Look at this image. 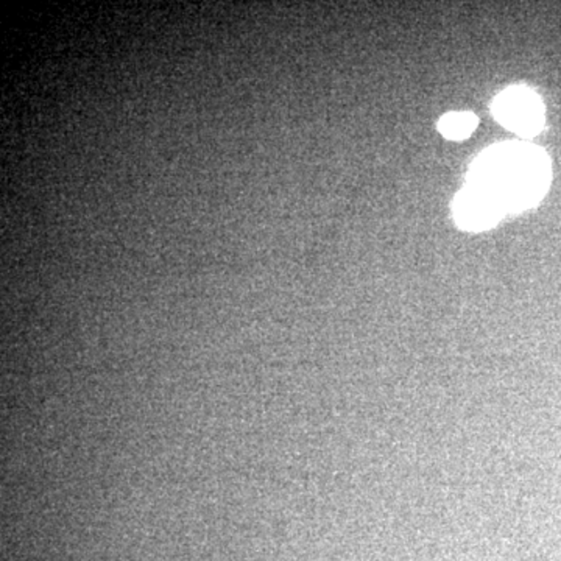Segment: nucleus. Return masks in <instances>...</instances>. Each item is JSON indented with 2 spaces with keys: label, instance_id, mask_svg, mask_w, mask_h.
Listing matches in <instances>:
<instances>
[{
  "label": "nucleus",
  "instance_id": "20e7f679",
  "mask_svg": "<svg viewBox=\"0 0 561 561\" xmlns=\"http://www.w3.org/2000/svg\"><path fill=\"white\" fill-rule=\"evenodd\" d=\"M477 126V117L469 113H451L442 117L438 124V130L448 139H465L474 132Z\"/></svg>",
  "mask_w": 561,
  "mask_h": 561
},
{
  "label": "nucleus",
  "instance_id": "7ed1b4c3",
  "mask_svg": "<svg viewBox=\"0 0 561 561\" xmlns=\"http://www.w3.org/2000/svg\"><path fill=\"white\" fill-rule=\"evenodd\" d=\"M455 220L465 229L480 231L492 228L499 217L504 214L498 203L482 190L468 186L455 200Z\"/></svg>",
  "mask_w": 561,
  "mask_h": 561
},
{
  "label": "nucleus",
  "instance_id": "f257e3e1",
  "mask_svg": "<svg viewBox=\"0 0 561 561\" xmlns=\"http://www.w3.org/2000/svg\"><path fill=\"white\" fill-rule=\"evenodd\" d=\"M549 183V161L536 147L499 146L484 153L469 172V188L482 190L502 212L529 208Z\"/></svg>",
  "mask_w": 561,
  "mask_h": 561
},
{
  "label": "nucleus",
  "instance_id": "f03ea898",
  "mask_svg": "<svg viewBox=\"0 0 561 561\" xmlns=\"http://www.w3.org/2000/svg\"><path fill=\"white\" fill-rule=\"evenodd\" d=\"M493 113L502 125L513 132L532 136L542 125L541 100L527 88H510L493 103Z\"/></svg>",
  "mask_w": 561,
  "mask_h": 561
}]
</instances>
